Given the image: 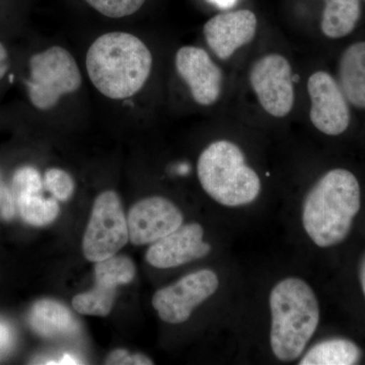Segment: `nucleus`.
<instances>
[{"instance_id":"nucleus-1","label":"nucleus","mask_w":365,"mask_h":365,"mask_svg":"<svg viewBox=\"0 0 365 365\" xmlns=\"http://www.w3.org/2000/svg\"><path fill=\"white\" fill-rule=\"evenodd\" d=\"M360 207L357 178L348 170H331L307 192L302 204V227L316 246L335 247L349 235Z\"/></svg>"},{"instance_id":"nucleus-2","label":"nucleus","mask_w":365,"mask_h":365,"mask_svg":"<svg viewBox=\"0 0 365 365\" xmlns=\"http://www.w3.org/2000/svg\"><path fill=\"white\" fill-rule=\"evenodd\" d=\"M86 71L93 86L105 97L124 100L145 85L153 68L148 46L132 34H104L86 53Z\"/></svg>"},{"instance_id":"nucleus-3","label":"nucleus","mask_w":365,"mask_h":365,"mask_svg":"<svg viewBox=\"0 0 365 365\" xmlns=\"http://www.w3.org/2000/svg\"><path fill=\"white\" fill-rule=\"evenodd\" d=\"M269 307L274 356L283 362L299 359L319 323V302L313 288L302 278H284L271 290Z\"/></svg>"},{"instance_id":"nucleus-4","label":"nucleus","mask_w":365,"mask_h":365,"mask_svg":"<svg viewBox=\"0 0 365 365\" xmlns=\"http://www.w3.org/2000/svg\"><path fill=\"white\" fill-rule=\"evenodd\" d=\"M197 175L207 195L227 207L248 205L260 195V178L232 141L209 144L198 158Z\"/></svg>"},{"instance_id":"nucleus-5","label":"nucleus","mask_w":365,"mask_h":365,"mask_svg":"<svg viewBox=\"0 0 365 365\" xmlns=\"http://www.w3.org/2000/svg\"><path fill=\"white\" fill-rule=\"evenodd\" d=\"M83 83L81 71L69 51L53 46L29 60L26 95L34 108L48 111L64 96L76 93Z\"/></svg>"},{"instance_id":"nucleus-6","label":"nucleus","mask_w":365,"mask_h":365,"mask_svg":"<svg viewBox=\"0 0 365 365\" xmlns=\"http://www.w3.org/2000/svg\"><path fill=\"white\" fill-rule=\"evenodd\" d=\"M129 241L127 218L116 192L106 191L96 198L83 250L88 261L97 263L115 256Z\"/></svg>"},{"instance_id":"nucleus-7","label":"nucleus","mask_w":365,"mask_h":365,"mask_svg":"<svg viewBox=\"0 0 365 365\" xmlns=\"http://www.w3.org/2000/svg\"><path fill=\"white\" fill-rule=\"evenodd\" d=\"M250 83L264 110L271 116L283 118L294 106V83L292 66L276 53L257 60L250 71Z\"/></svg>"},{"instance_id":"nucleus-8","label":"nucleus","mask_w":365,"mask_h":365,"mask_svg":"<svg viewBox=\"0 0 365 365\" xmlns=\"http://www.w3.org/2000/svg\"><path fill=\"white\" fill-rule=\"evenodd\" d=\"M218 287L217 274L210 269H202L158 290L153 297V306L165 323L173 325L185 323L194 309L212 297Z\"/></svg>"},{"instance_id":"nucleus-9","label":"nucleus","mask_w":365,"mask_h":365,"mask_svg":"<svg viewBox=\"0 0 365 365\" xmlns=\"http://www.w3.org/2000/svg\"><path fill=\"white\" fill-rule=\"evenodd\" d=\"M311 98L309 119L322 133L338 136L347 130L350 110L339 83L326 71H317L307 81Z\"/></svg>"},{"instance_id":"nucleus-10","label":"nucleus","mask_w":365,"mask_h":365,"mask_svg":"<svg viewBox=\"0 0 365 365\" xmlns=\"http://www.w3.org/2000/svg\"><path fill=\"white\" fill-rule=\"evenodd\" d=\"M182 222L181 210L169 199L158 196L143 199L127 216L129 240L135 246L153 244L172 234Z\"/></svg>"},{"instance_id":"nucleus-11","label":"nucleus","mask_w":365,"mask_h":365,"mask_svg":"<svg viewBox=\"0 0 365 365\" xmlns=\"http://www.w3.org/2000/svg\"><path fill=\"white\" fill-rule=\"evenodd\" d=\"M176 69L197 104L211 106L222 93V71L202 48L184 46L176 53Z\"/></svg>"},{"instance_id":"nucleus-12","label":"nucleus","mask_w":365,"mask_h":365,"mask_svg":"<svg viewBox=\"0 0 365 365\" xmlns=\"http://www.w3.org/2000/svg\"><path fill=\"white\" fill-rule=\"evenodd\" d=\"M210 251V245L204 242L203 227L192 222L153 242L146 252V260L155 268H175L202 259Z\"/></svg>"},{"instance_id":"nucleus-13","label":"nucleus","mask_w":365,"mask_h":365,"mask_svg":"<svg viewBox=\"0 0 365 365\" xmlns=\"http://www.w3.org/2000/svg\"><path fill=\"white\" fill-rule=\"evenodd\" d=\"M256 16L249 9L216 14L206 21L203 35L216 57L227 60L242 46L253 41L257 32Z\"/></svg>"},{"instance_id":"nucleus-14","label":"nucleus","mask_w":365,"mask_h":365,"mask_svg":"<svg viewBox=\"0 0 365 365\" xmlns=\"http://www.w3.org/2000/svg\"><path fill=\"white\" fill-rule=\"evenodd\" d=\"M340 88L350 104L365 109V42L349 46L339 63Z\"/></svg>"},{"instance_id":"nucleus-15","label":"nucleus","mask_w":365,"mask_h":365,"mask_svg":"<svg viewBox=\"0 0 365 365\" xmlns=\"http://www.w3.org/2000/svg\"><path fill=\"white\" fill-rule=\"evenodd\" d=\"M29 322L33 330L44 337L69 335L76 332L78 328L71 311L52 299L36 302L31 309Z\"/></svg>"},{"instance_id":"nucleus-16","label":"nucleus","mask_w":365,"mask_h":365,"mask_svg":"<svg viewBox=\"0 0 365 365\" xmlns=\"http://www.w3.org/2000/svg\"><path fill=\"white\" fill-rule=\"evenodd\" d=\"M362 350L356 343L344 338H333L314 345L300 359V365H353L361 360Z\"/></svg>"},{"instance_id":"nucleus-17","label":"nucleus","mask_w":365,"mask_h":365,"mask_svg":"<svg viewBox=\"0 0 365 365\" xmlns=\"http://www.w3.org/2000/svg\"><path fill=\"white\" fill-rule=\"evenodd\" d=\"M359 18V0H325L322 32L330 39L346 37L354 30Z\"/></svg>"},{"instance_id":"nucleus-18","label":"nucleus","mask_w":365,"mask_h":365,"mask_svg":"<svg viewBox=\"0 0 365 365\" xmlns=\"http://www.w3.org/2000/svg\"><path fill=\"white\" fill-rule=\"evenodd\" d=\"M21 218L29 225L43 227L56 220L59 205L55 199L43 198L39 193H24L16 196Z\"/></svg>"},{"instance_id":"nucleus-19","label":"nucleus","mask_w":365,"mask_h":365,"mask_svg":"<svg viewBox=\"0 0 365 365\" xmlns=\"http://www.w3.org/2000/svg\"><path fill=\"white\" fill-rule=\"evenodd\" d=\"M136 268L131 259L126 256H112L97 262L95 266L96 283L117 288L130 283L135 277Z\"/></svg>"},{"instance_id":"nucleus-20","label":"nucleus","mask_w":365,"mask_h":365,"mask_svg":"<svg viewBox=\"0 0 365 365\" xmlns=\"http://www.w3.org/2000/svg\"><path fill=\"white\" fill-rule=\"evenodd\" d=\"M117 288L96 283L88 292L78 294L72 299V307L78 313L88 316L106 317L111 313Z\"/></svg>"},{"instance_id":"nucleus-21","label":"nucleus","mask_w":365,"mask_h":365,"mask_svg":"<svg viewBox=\"0 0 365 365\" xmlns=\"http://www.w3.org/2000/svg\"><path fill=\"white\" fill-rule=\"evenodd\" d=\"M88 4L103 16L121 19L135 14L143 6L145 0H86Z\"/></svg>"},{"instance_id":"nucleus-22","label":"nucleus","mask_w":365,"mask_h":365,"mask_svg":"<svg viewBox=\"0 0 365 365\" xmlns=\"http://www.w3.org/2000/svg\"><path fill=\"white\" fill-rule=\"evenodd\" d=\"M45 184L55 199L66 201L73 194L74 182L66 170L50 169L45 174Z\"/></svg>"},{"instance_id":"nucleus-23","label":"nucleus","mask_w":365,"mask_h":365,"mask_svg":"<svg viewBox=\"0 0 365 365\" xmlns=\"http://www.w3.org/2000/svg\"><path fill=\"white\" fill-rule=\"evenodd\" d=\"M14 193L18 196L24 193H39L42 181L39 173L33 168H23L14 174L13 179Z\"/></svg>"},{"instance_id":"nucleus-24","label":"nucleus","mask_w":365,"mask_h":365,"mask_svg":"<svg viewBox=\"0 0 365 365\" xmlns=\"http://www.w3.org/2000/svg\"><path fill=\"white\" fill-rule=\"evenodd\" d=\"M106 364L113 365H151L153 360L141 353L130 354L127 350L117 349L110 353L106 359Z\"/></svg>"},{"instance_id":"nucleus-25","label":"nucleus","mask_w":365,"mask_h":365,"mask_svg":"<svg viewBox=\"0 0 365 365\" xmlns=\"http://www.w3.org/2000/svg\"><path fill=\"white\" fill-rule=\"evenodd\" d=\"M0 212L6 220H11L14 216V194L4 182L0 187Z\"/></svg>"},{"instance_id":"nucleus-26","label":"nucleus","mask_w":365,"mask_h":365,"mask_svg":"<svg viewBox=\"0 0 365 365\" xmlns=\"http://www.w3.org/2000/svg\"><path fill=\"white\" fill-rule=\"evenodd\" d=\"M9 69H11V57L6 45L0 41V83L6 78Z\"/></svg>"},{"instance_id":"nucleus-27","label":"nucleus","mask_w":365,"mask_h":365,"mask_svg":"<svg viewBox=\"0 0 365 365\" xmlns=\"http://www.w3.org/2000/svg\"><path fill=\"white\" fill-rule=\"evenodd\" d=\"M13 343V334L6 323L0 321V351H6Z\"/></svg>"},{"instance_id":"nucleus-28","label":"nucleus","mask_w":365,"mask_h":365,"mask_svg":"<svg viewBox=\"0 0 365 365\" xmlns=\"http://www.w3.org/2000/svg\"><path fill=\"white\" fill-rule=\"evenodd\" d=\"M81 362L78 361V359H76V357L73 356V355L68 354V353H66V354H64L63 356H62V359L58 360V361H55L53 364H79Z\"/></svg>"},{"instance_id":"nucleus-29","label":"nucleus","mask_w":365,"mask_h":365,"mask_svg":"<svg viewBox=\"0 0 365 365\" xmlns=\"http://www.w3.org/2000/svg\"><path fill=\"white\" fill-rule=\"evenodd\" d=\"M359 279L360 285H361L362 292H364L365 299V255L364 256V258H362L361 263H360Z\"/></svg>"},{"instance_id":"nucleus-30","label":"nucleus","mask_w":365,"mask_h":365,"mask_svg":"<svg viewBox=\"0 0 365 365\" xmlns=\"http://www.w3.org/2000/svg\"><path fill=\"white\" fill-rule=\"evenodd\" d=\"M211 1L222 9H228V7L234 6L237 0H211Z\"/></svg>"},{"instance_id":"nucleus-31","label":"nucleus","mask_w":365,"mask_h":365,"mask_svg":"<svg viewBox=\"0 0 365 365\" xmlns=\"http://www.w3.org/2000/svg\"><path fill=\"white\" fill-rule=\"evenodd\" d=\"M1 184H2V182H1V181H0V187H1Z\"/></svg>"}]
</instances>
